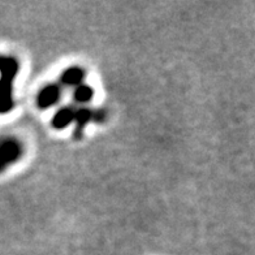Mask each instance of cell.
Wrapping results in <instances>:
<instances>
[{
	"label": "cell",
	"mask_w": 255,
	"mask_h": 255,
	"mask_svg": "<svg viewBox=\"0 0 255 255\" xmlns=\"http://www.w3.org/2000/svg\"><path fill=\"white\" fill-rule=\"evenodd\" d=\"M24 154L22 144L13 138H0V172L17 161Z\"/></svg>",
	"instance_id": "cell-2"
},
{
	"label": "cell",
	"mask_w": 255,
	"mask_h": 255,
	"mask_svg": "<svg viewBox=\"0 0 255 255\" xmlns=\"http://www.w3.org/2000/svg\"><path fill=\"white\" fill-rule=\"evenodd\" d=\"M60 99V88L57 85H47L39 91L37 103L39 108H48Z\"/></svg>",
	"instance_id": "cell-3"
},
{
	"label": "cell",
	"mask_w": 255,
	"mask_h": 255,
	"mask_svg": "<svg viewBox=\"0 0 255 255\" xmlns=\"http://www.w3.org/2000/svg\"><path fill=\"white\" fill-rule=\"evenodd\" d=\"M76 116V110L73 107H64L57 111L52 119V125L56 129H64L68 124H71Z\"/></svg>",
	"instance_id": "cell-5"
},
{
	"label": "cell",
	"mask_w": 255,
	"mask_h": 255,
	"mask_svg": "<svg viewBox=\"0 0 255 255\" xmlns=\"http://www.w3.org/2000/svg\"><path fill=\"white\" fill-rule=\"evenodd\" d=\"M102 116L99 112H94L88 108H80V110H76V116H74V120L77 123V129L74 131V135L76 138H80L82 135V130H84L85 125L88 124L89 121L93 120V119H97L99 120Z\"/></svg>",
	"instance_id": "cell-4"
},
{
	"label": "cell",
	"mask_w": 255,
	"mask_h": 255,
	"mask_svg": "<svg viewBox=\"0 0 255 255\" xmlns=\"http://www.w3.org/2000/svg\"><path fill=\"white\" fill-rule=\"evenodd\" d=\"M94 97V91L88 85H80L74 90V99L78 103H88Z\"/></svg>",
	"instance_id": "cell-7"
},
{
	"label": "cell",
	"mask_w": 255,
	"mask_h": 255,
	"mask_svg": "<svg viewBox=\"0 0 255 255\" xmlns=\"http://www.w3.org/2000/svg\"><path fill=\"white\" fill-rule=\"evenodd\" d=\"M20 64L14 57L0 56V114H7L13 108V80Z\"/></svg>",
	"instance_id": "cell-1"
},
{
	"label": "cell",
	"mask_w": 255,
	"mask_h": 255,
	"mask_svg": "<svg viewBox=\"0 0 255 255\" xmlns=\"http://www.w3.org/2000/svg\"><path fill=\"white\" fill-rule=\"evenodd\" d=\"M85 77V72L77 67H72L64 72L61 76L63 84L69 85V86H80L82 85V80Z\"/></svg>",
	"instance_id": "cell-6"
}]
</instances>
